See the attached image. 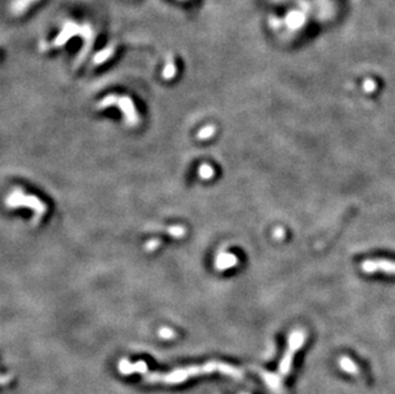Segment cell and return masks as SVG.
<instances>
[{
  "label": "cell",
  "instance_id": "cell-3",
  "mask_svg": "<svg viewBox=\"0 0 395 394\" xmlns=\"http://www.w3.org/2000/svg\"><path fill=\"white\" fill-rule=\"evenodd\" d=\"M304 333L302 330H297V332H293L289 337V344H288V350L286 352V356L283 358L282 363H280V371H282L283 375H287L289 372V369H290V365H292V360L294 354L297 352V350L301 347L302 344L304 343Z\"/></svg>",
  "mask_w": 395,
  "mask_h": 394
},
{
  "label": "cell",
  "instance_id": "cell-7",
  "mask_svg": "<svg viewBox=\"0 0 395 394\" xmlns=\"http://www.w3.org/2000/svg\"><path fill=\"white\" fill-rule=\"evenodd\" d=\"M238 264V257L233 255V253L225 252V251H221V252L217 253L216 260H215V266H216L217 270H228L229 268H233Z\"/></svg>",
  "mask_w": 395,
  "mask_h": 394
},
{
  "label": "cell",
  "instance_id": "cell-5",
  "mask_svg": "<svg viewBox=\"0 0 395 394\" xmlns=\"http://www.w3.org/2000/svg\"><path fill=\"white\" fill-rule=\"evenodd\" d=\"M116 105H119L120 110L124 114V122L128 127H135L140 123V117H138L137 110H136L135 105H133L129 97H118L116 99Z\"/></svg>",
  "mask_w": 395,
  "mask_h": 394
},
{
  "label": "cell",
  "instance_id": "cell-14",
  "mask_svg": "<svg viewBox=\"0 0 395 394\" xmlns=\"http://www.w3.org/2000/svg\"><path fill=\"white\" fill-rule=\"evenodd\" d=\"M159 244H160V241H159V239H151V241H148L147 243H146V250L147 251L156 250V247Z\"/></svg>",
  "mask_w": 395,
  "mask_h": 394
},
{
  "label": "cell",
  "instance_id": "cell-1",
  "mask_svg": "<svg viewBox=\"0 0 395 394\" xmlns=\"http://www.w3.org/2000/svg\"><path fill=\"white\" fill-rule=\"evenodd\" d=\"M219 371L221 374L233 376V378H242V372L238 369L233 367L229 363L224 362H210L205 363L202 366H188V367H182V369L173 370L168 374H159V372H152V374H146L144 375V382L147 383H164V384H180L184 383L188 378L192 376L202 375V374H211V372Z\"/></svg>",
  "mask_w": 395,
  "mask_h": 394
},
{
  "label": "cell",
  "instance_id": "cell-8",
  "mask_svg": "<svg viewBox=\"0 0 395 394\" xmlns=\"http://www.w3.org/2000/svg\"><path fill=\"white\" fill-rule=\"evenodd\" d=\"M340 366H342L343 369H344L347 372L358 374V366L356 365L351 358H348V357H342V358H340Z\"/></svg>",
  "mask_w": 395,
  "mask_h": 394
},
{
  "label": "cell",
  "instance_id": "cell-11",
  "mask_svg": "<svg viewBox=\"0 0 395 394\" xmlns=\"http://www.w3.org/2000/svg\"><path fill=\"white\" fill-rule=\"evenodd\" d=\"M157 335L160 338H163V339H166V341H169V339H173V338L177 337V333L173 330V329L168 328V326H163V328L159 329V332H157Z\"/></svg>",
  "mask_w": 395,
  "mask_h": 394
},
{
  "label": "cell",
  "instance_id": "cell-6",
  "mask_svg": "<svg viewBox=\"0 0 395 394\" xmlns=\"http://www.w3.org/2000/svg\"><path fill=\"white\" fill-rule=\"evenodd\" d=\"M118 370L122 375H133V374H141L146 375L147 374V363L144 361H137L135 363H131L127 358H122L118 363Z\"/></svg>",
  "mask_w": 395,
  "mask_h": 394
},
{
  "label": "cell",
  "instance_id": "cell-10",
  "mask_svg": "<svg viewBox=\"0 0 395 394\" xmlns=\"http://www.w3.org/2000/svg\"><path fill=\"white\" fill-rule=\"evenodd\" d=\"M214 133H215V127H214V125H206V127H204L202 129H200L197 137L198 140H207V138H210Z\"/></svg>",
  "mask_w": 395,
  "mask_h": 394
},
{
  "label": "cell",
  "instance_id": "cell-4",
  "mask_svg": "<svg viewBox=\"0 0 395 394\" xmlns=\"http://www.w3.org/2000/svg\"><path fill=\"white\" fill-rule=\"evenodd\" d=\"M362 272L366 274L384 273L389 276H395V261L386 259H370L362 263Z\"/></svg>",
  "mask_w": 395,
  "mask_h": 394
},
{
  "label": "cell",
  "instance_id": "cell-2",
  "mask_svg": "<svg viewBox=\"0 0 395 394\" xmlns=\"http://www.w3.org/2000/svg\"><path fill=\"white\" fill-rule=\"evenodd\" d=\"M5 205L10 209H16V207L19 206H25L29 207V209H32L35 211V219H34V224L40 222V219L42 218L45 213H46V206L45 203L42 202L41 200H38L36 196H29V195L23 194L22 190L19 188H16L13 190V192L10 195H8V197L5 198Z\"/></svg>",
  "mask_w": 395,
  "mask_h": 394
},
{
  "label": "cell",
  "instance_id": "cell-12",
  "mask_svg": "<svg viewBox=\"0 0 395 394\" xmlns=\"http://www.w3.org/2000/svg\"><path fill=\"white\" fill-rule=\"evenodd\" d=\"M116 99H118V97L114 96V95H110V96H107L103 101H101L100 104H99L98 108H101V109H105V108H108V107H111L113 104H116Z\"/></svg>",
  "mask_w": 395,
  "mask_h": 394
},
{
  "label": "cell",
  "instance_id": "cell-9",
  "mask_svg": "<svg viewBox=\"0 0 395 394\" xmlns=\"http://www.w3.org/2000/svg\"><path fill=\"white\" fill-rule=\"evenodd\" d=\"M198 174L202 179H211L215 174V170H214L213 166H210L209 164H202L198 169Z\"/></svg>",
  "mask_w": 395,
  "mask_h": 394
},
{
  "label": "cell",
  "instance_id": "cell-13",
  "mask_svg": "<svg viewBox=\"0 0 395 394\" xmlns=\"http://www.w3.org/2000/svg\"><path fill=\"white\" fill-rule=\"evenodd\" d=\"M168 232H169L172 236H174V237H182V236L185 233V229L183 228V227H180V225H176V227H170V228L168 229Z\"/></svg>",
  "mask_w": 395,
  "mask_h": 394
}]
</instances>
